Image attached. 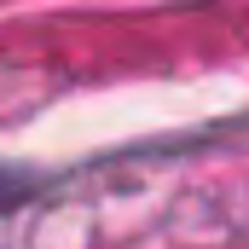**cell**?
I'll use <instances>...</instances> for the list:
<instances>
[{
  "instance_id": "6da1fadb",
  "label": "cell",
  "mask_w": 249,
  "mask_h": 249,
  "mask_svg": "<svg viewBox=\"0 0 249 249\" xmlns=\"http://www.w3.org/2000/svg\"><path fill=\"white\" fill-rule=\"evenodd\" d=\"M12 197H18V186H12V180H0V209H6Z\"/></svg>"
}]
</instances>
